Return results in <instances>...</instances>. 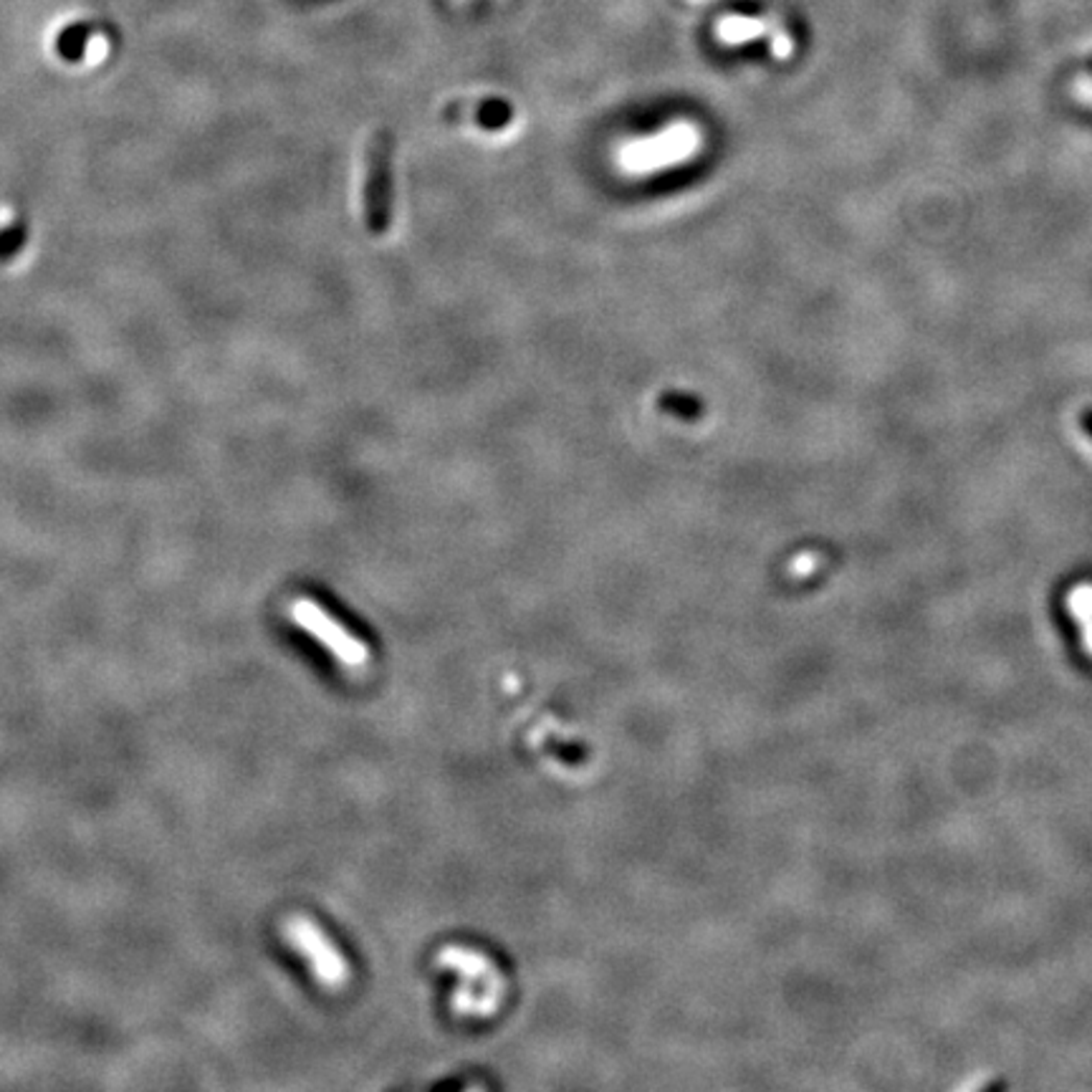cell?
Returning <instances> with one entry per match:
<instances>
[{"instance_id":"cell-1","label":"cell","mask_w":1092,"mask_h":1092,"mask_svg":"<svg viewBox=\"0 0 1092 1092\" xmlns=\"http://www.w3.org/2000/svg\"><path fill=\"white\" fill-rule=\"evenodd\" d=\"M438 969L456 976L451 1010L461 1019H488L504 1006L509 978L488 953L468 946H445L435 958Z\"/></svg>"},{"instance_id":"cell-2","label":"cell","mask_w":1092,"mask_h":1092,"mask_svg":"<svg viewBox=\"0 0 1092 1092\" xmlns=\"http://www.w3.org/2000/svg\"><path fill=\"white\" fill-rule=\"evenodd\" d=\"M291 623L296 625V630H301L304 635H309L312 640L324 650L330 658L337 662L339 671H344L347 676H362L372 665V648L362 640L360 635H355L342 620H337L334 614L321 607L319 602L312 597H296L291 600L289 610Z\"/></svg>"},{"instance_id":"cell-3","label":"cell","mask_w":1092,"mask_h":1092,"mask_svg":"<svg viewBox=\"0 0 1092 1092\" xmlns=\"http://www.w3.org/2000/svg\"><path fill=\"white\" fill-rule=\"evenodd\" d=\"M282 936L286 944L294 948V953L309 966L312 974L321 987L339 992L349 984L351 964L344 956L342 948L326 936V930L309 916H291L284 923Z\"/></svg>"},{"instance_id":"cell-4","label":"cell","mask_w":1092,"mask_h":1092,"mask_svg":"<svg viewBox=\"0 0 1092 1092\" xmlns=\"http://www.w3.org/2000/svg\"><path fill=\"white\" fill-rule=\"evenodd\" d=\"M701 129L690 122H678L653 137H640L617 152V163L630 175H650L665 167L690 160L701 149Z\"/></svg>"},{"instance_id":"cell-5","label":"cell","mask_w":1092,"mask_h":1092,"mask_svg":"<svg viewBox=\"0 0 1092 1092\" xmlns=\"http://www.w3.org/2000/svg\"><path fill=\"white\" fill-rule=\"evenodd\" d=\"M392 152H395V142L390 132L374 135L364 152L362 216L364 225L374 236L387 233L392 220Z\"/></svg>"},{"instance_id":"cell-6","label":"cell","mask_w":1092,"mask_h":1092,"mask_svg":"<svg viewBox=\"0 0 1092 1092\" xmlns=\"http://www.w3.org/2000/svg\"><path fill=\"white\" fill-rule=\"evenodd\" d=\"M28 241V220L26 216H18L10 220V225H5L0 230V266L10 264Z\"/></svg>"},{"instance_id":"cell-7","label":"cell","mask_w":1092,"mask_h":1092,"mask_svg":"<svg viewBox=\"0 0 1092 1092\" xmlns=\"http://www.w3.org/2000/svg\"><path fill=\"white\" fill-rule=\"evenodd\" d=\"M761 31V23L751 21V18H726L719 26L721 39H724L726 44H744V41L754 39V35H759Z\"/></svg>"},{"instance_id":"cell-8","label":"cell","mask_w":1092,"mask_h":1092,"mask_svg":"<svg viewBox=\"0 0 1092 1092\" xmlns=\"http://www.w3.org/2000/svg\"><path fill=\"white\" fill-rule=\"evenodd\" d=\"M83 46H87V28L81 26H71L69 31L58 39V51L67 58H79V53H83Z\"/></svg>"}]
</instances>
